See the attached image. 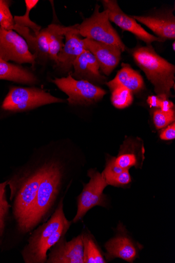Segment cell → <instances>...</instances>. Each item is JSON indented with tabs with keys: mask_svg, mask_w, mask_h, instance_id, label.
Here are the masks:
<instances>
[{
	"mask_svg": "<svg viewBox=\"0 0 175 263\" xmlns=\"http://www.w3.org/2000/svg\"><path fill=\"white\" fill-rule=\"evenodd\" d=\"M15 25L10 9V2L0 0V28L13 30Z\"/></svg>",
	"mask_w": 175,
	"mask_h": 263,
	"instance_id": "26",
	"label": "cell"
},
{
	"mask_svg": "<svg viewBox=\"0 0 175 263\" xmlns=\"http://www.w3.org/2000/svg\"><path fill=\"white\" fill-rule=\"evenodd\" d=\"M73 78L79 80H85L90 83H102L106 78L100 72L99 64L94 55L85 50L73 63Z\"/></svg>",
	"mask_w": 175,
	"mask_h": 263,
	"instance_id": "16",
	"label": "cell"
},
{
	"mask_svg": "<svg viewBox=\"0 0 175 263\" xmlns=\"http://www.w3.org/2000/svg\"><path fill=\"white\" fill-rule=\"evenodd\" d=\"M84 246V263H106L104 255L93 235L85 231L82 234Z\"/></svg>",
	"mask_w": 175,
	"mask_h": 263,
	"instance_id": "23",
	"label": "cell"
},
{
	"mask_svg": "<svg viewBox=\"0 0 175 263\" xmlns=\"http://www.w3.org/2000/svg\"><path fill=\"white\" fill-rule=\"evenodd\" d=\"M47 150L39 149L28 163L8 181L11 190L13 217L17 231L21 235L35 204L49 154Z\"/></svg>",
	"mask_w": 175,
	"mask_h": 263,
	"instance_id": "1",
	"label": "cell"
},
{
	"mask_svg": "<svg viewBox=\"0 0 175 263\" xmlns=\"http://www.w3.org/2000/svg\"><path fill=\"white\" fill-rule=\"evenodd\" d=\"M175 113L174 109L168 111L157 110L154 112L153 121L158 129H162L174 123Z\"/></svg>",
	"mask_w": 175,
	"mask_h": 263,
	"instance_id": "27",
	"label": "cell"
},
{
	"mask_svg": "<svg viewBox=\"0 0 175 263\" xmlns=\"http://www.w3.org/2000/svg\"><path fill=\"white\" fill-rule=\"evenodd\" d=\"M38 2V0H26L25 1L27 10L26 13L23 16H15L14 17L15 25L30 29L35 34H38L41 31V27L31 20L30 13Z\"/></svg>",
	"mask_w": 175,
	"mask_h": 263,
	"instance_id": "25",
	"label": "cell"
},
{
	"mask_svg": "<svg viewBox=\"0 0 175 263\" xmlns=\"http://www.w3.org/2000/svg\"><path fill=\"white\" fill-rule=\"evenodd\" d=\"M53 82L68 96L67 101L71 105L89 106L101 101L106 94L103 89L87 81L74 79L71 73Z\"/></svg>",
	"mask_w": 175,
	"mask_h": 263,
	"instance_id": "8",
	"label": "cell"
},
{
	"mask_svg": "<svg viewBox=\"0 0 175 263\" xmlns=\"http://www.w3.org/2000/svg\"><path fill=\"white\" fill-rule=\"evenodd\" d=\"M101 6L96 5L92 15L80 25V34L82 36L99 42L117 47L121 51L128 50L118 33L113 28L109 19L107 11L100 12Z\"/></svg>",
	"mask_w": 175,
	"mask_h": 263,
	"instance_id": "5",
	"label": "cell"
},
{
	"mask_svg": "<svg viewBox=\"0 0 175 263\" xmlns=\"http://www.w3.org/2000/svg\"><path fill=\"white\" fill-rule=\"evenodd\" d=\"M102 2L104 10L108 12L110 21L113 22L123 31L132 33L147 45H151L154 42L165 41L148 33L135 19L121 10L115 0H103Z\"/></svg>",
	"mask_w": 175,
	"mask_h": 263,
	"instance_id": "11",
	"label": "cell"
},
{
	"mask_svg": "<svg viewBox=\"0 0 175 263\" xmlns=\"http://www.w3.org/2000/svg\"><path fill=\"white\" fill-rule=\"evenodd\" d=\"M66 165L59 157L49 153L35 204L23 235L30 234L47 221L65 198Z\"/></svg>",
	"mask_w": 175,
	"mask_h": 263,
	"instance_id": "2",
	"label": "cell"
},
{
	"mask_svg": "<svg viewBox=\"0 0 175 263\" xmlns=\"http://www.w3.org/2000/svg\"><path fill=\"white\" fill-rule=\"evenodd\" d=\"M85 46L96 59L100 68L106 76H110L121 58V50L113 45L85 38Z\"/></svg>",
	"mask_w": 175,
	"mask_h": 263,
	"instance_id": "15",
	"label": "cell"
},
{
	"mask_svg": "<svg viewBox=\"0 0 175 263\" xmlns=\"http://www.w3.org/2000/svg\"><path fill=\"white\" fill-rule=\"evenodd\" d=\"M0 58L5 61L34 65L36 59L26 40L14 30L0 28Z\"/></svg>",
	"mask_w": 175,
	"mask_h": 263,
	"instance_id": "10",
	"label": "cell"
},
{
	"mask_svg": "<svg viewBox=\"0 0 175 263\" xmlns=\"http://www.w3.org/2000/svg\"><path fill=\"white\" fill-rule=\"evenodd\" d=\"M160 108L163 111H168L174 109V105L168 100H162Z\"/></svg>",
	"mask_w": 175,
	"mask_h": 263,
	"instance_id": "32",
	"label": "cell"
},
{
	"mask_svg": "<svg viewBox=\"0 0 175 263\" xmlns=\"http://www.w3.org/2000/svg\"><path fill=\"white\" fill-rule=\"evenodd\" d=\"M13 30L18 33L26 41L29 49L34 53L36 58L46 59L49 58V45L46 28L37 34L30 32L29 28L15 25Z\"/></svg>",
	"mask_w": 175,
	"mask_h": 263,
	"instance_id": "18",
	"label": "cell"
},
{
	"mask_svg": "<svg viewBox=\"0 0 175 263\" xmlns=\"http://www.w3.org/2000/svg\"><path fill=\"white\" fill-rule=\"evenodd\" d=\"M102 174L108 185L113 186H126L132 181L129 170L120 168L115 162V157L108 158L106 168Z\"/></svg>",
	"mask_w": 175,
	"mask_h": 263,
	"instance_id": "20",
	"label": "cell"
},
{
	"mask_svg": "<svg viewBox=\"0 0 175 263\" xmlns=\"http://www.w3.org/2000/svg\"><path fill=\"white\" fill-rule=\"evenodd\" d=\"M65 101L41 88L13 87L5 99L2 108L10 111H24Z\"/></svg>",
	"mask_w": 175,
	"mask_h": 263,
	"instance_id": "6",
	"label": "cell"
},
{
	"mask_svg": "<svg viewBox=\"0 0 175 263\" xmlns=\"http://www.w3.org/2000/svg\"><path fill=\"white\" fill-rule=\"evenodd\" d=\"M0 80L22 84H34L37 78L31 71L0 58Z\"/></svg>",
	"mask_w": 175,
	"mask_h": 263,
	"instance_id": "19",
	"label": "cell"
},
{
	"mask_svg": "<svg viewBox=\"0 0 175 263\" xmlns=\"http://www.w3.org/2000/svg\"><path fill=\"white\" fill-rule=\"evenodd\" d=\"M175 44H174V42L172 44V49H173V50L174 51L175 50V46H174Z\"/></svg>",
	"mask_w": 175,
	"mask_h": 263,
	"instance_id": "33",
	"label": "cell"
},
{
	"mask_svg": "<svg viewBox=\"0 0 175 263\" xmlns=\"http://www.w3.org/2000/svg\"><path fill=\"white\" fill-rule=\"evenodd\" d=\"M160 138L163 140H171L175 138V124L174 123L165 128L161 134Z\"/></svg>",
	"mask_w": 175,
	"mask_h": 263,
	"instance_id": "30",
	"label": "cell"
},
{
	"mask_svg": "<svg viewBox=\"0 0 175 263\" xmlns=\"http://www.w3.org/2000/svg\"><path fill=\"white\" fill-rule=\"evenodd\" d=\"M105 248L107 260L120 258L132 263L139 257L143 246L134 240L122 223H119L114 236L106 243Z\"/></svg>",
	"mask_w": 175,
	"mask_h": 263,
	"instance_id": "9",
	"label": "cell"
},
{
	"mask_svg": "<svg viewBox=\"0 0 175 263\" xmlns=\"http://www.w3.org/2000/svg\"><path fill=\"white\" fill-rule=\"evenodd\" d=\"M80 25L67 27L65 34V43L58 55L56 65L64 72L73 67L75 60L85 50L83 39L80 34Z\"/></svg>",
	"mask_w": 175,
	"mask_h": 263,
	"instance_id": "14",
	"label": "cell"
},
{
	"mask_svg": "<svg viewBox=\"0 0 175 263\" xmlns=\"http://www.w3.org/2000/svg\"><path fill=\"white\" fill-rule=\"evenodd\" d=\"M121 69L119 70L115 78L106 84L110 90L119 86L128 88L132 93L140 91L144 87L142 77L128 64L122 63Z\"/></svg>",
	"mask_w": 175,
	"mask_h": 263,
	"instance_id": "17",
	"label": "cell"
},
{
	"mask_svg": "<svg viewBox=\"0 0 175 263\" xmlns=\"http://www.w3.org/2000/svg\"><path fill=\"white\" fill-rule=\"evenodd\" d=\"M88 176L90 180L84 184L82 192L77 198V212L72 220L74 223L82 220L87 213L96 206H109V199L104 194L108 185L103 174L92 169L88 172Z\"/></svg>",
	"mask_w": 175,
	"mask_h": 263,
	"instance_id": "7",
	"label": "cell"
},
{
	"mask_svg": "<svg viewBox=\"0 0 175 263\" xmlns=\"http://www.w3.org/2000/svg\"><path fill=\"white\" fill-rule=\"evenodd\" d=\"M111 102L118 109H123L129 107L133 102V93L128 88L119 86L111 90Z\"/></svg>",
	"mask_w": 175,
	"mask_h": 263,
	"instance_id": "24",
	"label": "cell"
},
{
	"mask_svg": "<svg viewBox=\"0 0 175 263\" xmlns=\"http://www.w3.org/2000/svg\"><path fill=\"white\" fill-rule=\"evenodd\" d=\"M8 184V181L0 183V207L10 209L11 206L8 202L6 195V188Z\"/></svg>",
	"mask_w": 175,
	"mask_h": 263,
	"instance_id": "29",
	"label": "cell"
},
{
	"mask_svg": "<svg viewBox=\"0 0 175 263\" xmlns=\"http://www.w3.org/2000/svg\"><path fill=\"white\" fill-rule=\"evenodd\" d=\"M10 208L0 207V246L2 245L5 234L6 220L9 213Z\"/></svg>",
	"mask_w": 175,
	"mask_h": 263,
	"instance_id": "28",
	"label": "cell"
},
{
	"mask_svg": "<svg viewBox=\"0 0 175 263\" xmlns=\"http://www.w3.org/2000/svg\"><path fill=\"white\" fill-rule=\"evenodd\" d=\"M174 10H158L144 15L131 16L136 21L151 30L157 37L165 41L175 39V16Z\"/></svg>",
	"mask_w": 175,
	"mask_h": 263,
	"instance_id": "12",
	"label": "cell"
},
{
	"mask_svg": "<svg viewBox=\"0 0 175 263\" xmlns=\"http://www.w3.org/2000/svg\"><path fill=\"white\" fill-rule=\"evenodd\" d=\"M132 56L137 65L144 71L161 100L172 97L174 86L175 66L159 55L152 45L136 47Z\"/></svg>",
	"mask_w": 175,
	"mask_h": 263,
	"instance_id": "4",
	"label": "cell"
},
{
	"mask_svg": "<svg viewBox=\"0 0 175 263\" xmlns=\"http://www.w3.org/2000/svg\"><path fill=\"white\" fill-rule=\"evenodd\" d=\"M46 263H84L82 234L67 241L65 236L49 250Z\"/></svg>",
	"mask_w": 175,
	"mask_h": 263,
	"instance_id": "13",
	"label": "cell"
},
{
	"mask_svg": "<svg viewBox=\"0 0 175 263\" xmlns=\"http://www.w3.org/2000/svg\"><path fill=\"white\" fill-rule=\"evenodd\" d=\"M46 29L48 35L49 58L56 64L58 55L64 46L63 40L67 27L52 24Z\"/></svg>",
	"mask_w": 175,
	"mask_h": 263,
	"instance_id": "22",
	"label": "cell"
},
{
	"mask_svg": "<svg viewBox=\"0 0 175 263\" xmlns=\"http://www.w3.org/2000/svg\"><path fill=\"white\" fill-rule=\"evenodd\" d=\"M62 199L52 215L45 222L38 226L30 234L21 254L26 263H46L47 252L66 234L72 221L67 220L64 211Z\"/></svg>",
	"mask_w": 175,
	"mask_h": 263,
	"instance_id": "3",
	"label": "cell"
},
{
	"mask_svg": "<svg viewBox=\"0 0 175 263\" xmlns=\"http://www.w3.org/2000/svg\"><path fill=\"white\" fill-rule=\"evenodd\" d=\"M161 101L157 96H151L148 98L147 103L151 107L160 108Z\"/></svg>",
	"mask_w": 175,
	"mask_h": 263,
	"instance_id": "31",
	"label": "cell"
},
{
	"mask_svg": "<svg viewBox=\"0 0 175 263\" xmlns=\"http://www.w3.org/2000/svg\"><path fill=\"white\" fill-rule=\"evenodd\" d=\"M143 148L134 144H124L117 157L115 162L120 168L124 170H129L131 167L139 168L142 165L144 158Z\"/></svg>",
	"mask_w": 175,
	"mask_h": 263,
	"instance_id": "21",
	"label": "cell"
}]
</instances>
